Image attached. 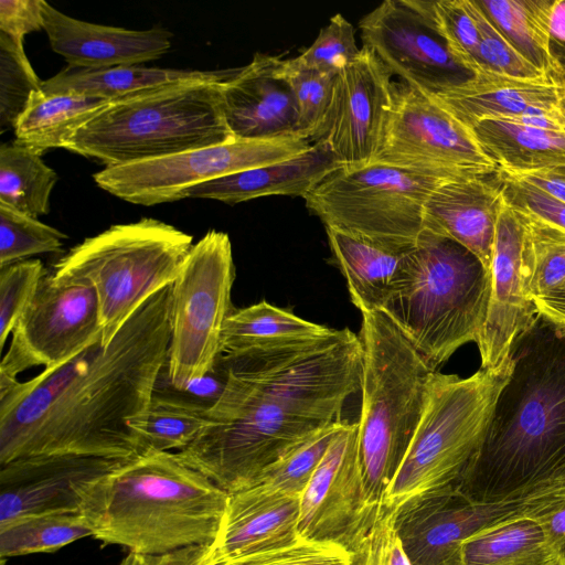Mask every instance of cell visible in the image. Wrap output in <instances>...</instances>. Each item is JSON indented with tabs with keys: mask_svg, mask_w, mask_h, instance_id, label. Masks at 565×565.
<instances>
[{
	"mask_svg": "<svg viewBox=\"0 0 565 565\" xmlns=\"http://www.w3.org/2000/svg\"><path fill=\"white\" fill-rule=\"evenodd\" d=\"M222 85L189 81L111 100L64 149L114 167L224 143L233 136L222 109Z\"/></svg>",
	"mask_w": 565,
	"mask_h": 565,
	"instance_id": "cell-6",
	"label": "cell"
},
{
	"mask_svg": "<svg viewBox=\"0 0 565 565\" xmlns=\"http://www.w3.org/2000/svg\"><path fill=\"white\" fill-rule=\"evenodd\" d=\"M42 89L23 47L17 40L0 32V132L13 129L31 94Z\"/></svg>",
	"mask_w": 565,
	"mask_h": 565,
	"instance_id": "cell-38",
	"label": "cell"
},
{
	"mask_svg": "<svg viewBox=\"0 0 565 565\" xmlns=\"http://www.w3.org/2000/svg\"><path fill=\"white\" fill-rule=\"evenodd\" d=\"M235 265L230 236L210 230L192 245L172 284L171 338L164 366L182 388L209 373L222 355V333L234 310Z\"/></svg>",
	"mask_w": 565,
	"mask_h": 565,
	"instance_id": "cell-11",
	"label": "cell"
},
{
	"mask_svg": "<svg viewBox=\"0 0 565 565\" xmlns=\"http://www.w3.org/2000/svg\"><path fill=\"white\" fill-rule=\"evenodd\" d=\"M65 238L38 217L0 203V268L33 255L61 253Z\"/></svg>",
	"mask_w": 565,
	"mask_h": 565,
	"instance_id": "cell-39",
	"label": "cell"
},
{
	"mask_svg": "<svg viewBox=\"0 0 565 565\" xmlns=\"http://www.w3.org/2000/svg\"><path fill=\"white\" fill-rule=\"evenodd\" d=\"M445 180L372 162L340 167L305 196L326 227L388 247L409 249L424 231L425 204Z\"/></svg>",
	"mask_w": 565,
	"mask_h": 565,
	"instance_id": "cell-10",
	"label": "cell"
},
{
	"mask_svg": "<svg viewBox=\"0 0 565 565\" xmlns=\"http://www.w3.org/2000/svg\"><path fill=\"white\" fill-rule=\"evenodd\" d=\"M43 0H1L0 32L23 40L31 32L43 29Z\"/></svg>",
	"mask_w": 565,
	"mask_h": 565,
	"instance_id": "cell-51",
	"label": "cell"
},
{
	"mask_svg": "<svg viewBox=\"0 0 565 565\" xmlns=\"http://www.w3.org/2000/svg\"><path fill=\"white\" fill-rule=\"evenodd\" d=\"M124 461L51 455L0 465V526L25 516L79 512L83 487Z\"/></svg>",
	"mask_w": 565,
	"mask_h": 565,
	"instance_id": "cell-20",
	"label": "cell"
},
{
	"mask_svg": "<svg viewBox=\"0 0 565 565\" xmlns=\"http://www.w3.org/2000/svg\"><path fill=\"white\" fill-rule=\"evenodd\" d=\"M298 116V135L315 143L323 130L332 103L337 74L302 66L297 60L285 61Z\"/></svg>",
	"mask_w": 565,
	"mask_h": 565,
	"instance_id": "cell-37",
	"label": "cell"
},
{
	"mask_svg": "<svg viewBox=\"0 0 565 565\" xmlns=\"http://www.w3.org/2000/svg\"><path fill=\"white\" fill-rule=\"evenodd\" d=\"M555 68L551 74L556 85L557 108L565 124V54L554 56Z\"/></svg>",
	"mask_w": 565,
	"mask_h": 565,
	"instance_id": "cell-57",
	"label": "cell"
},
{
	"mask_svg": "<svg viewBox=\"0 0 565 565\" xmlns=\"http://www.w3.org/2000/svg\"><path fill=\"white\" fill-rule=\"evenodd\" d=\"M458 490L478 503L524 499L565 466V327L536 315Z\"/></svg>",
	"mask_w": 565,
	"mask_h": 565,
	"instance_id": "cell-3",
	"label": "cell"
},
{
	"mask_svg": "<svg viewBox=\"0 0 565 565\" xmlns=\"http://www.w3.org/2000/svg\"><path fill=\"white\" fill-rule=\"evenodd\" d=\"M423 3L454 57L475 74L479 30L468 0H423Z\"/></svg>",
	"mask_w": 565,
	"mask_h": 565,
	"instance_id": "cell-42",
	"label": "cell"
},
{
	"mask_svg": "<svg viewBox=\"0 0 565 565\" xmlns=\"http://www.w3.org/2000/svg\"><path fill=\"white\" fill-rule=\"evenodd\" d=\"M119 565H217L212 544L191 545L160 554L129 552Z\"/></svg>",
	"mask_w": 565,
	"mask_h": 565,
	"instance_id": "cell-52",
	"label": "cell"
},
{
	"mask_svg": "<svg viewBox=\"0 0 565 565\" xmlns=\"http://www.w3.org/2000/svg\"><path fill=\"white\" fill-rule=\"evenodd\" d=\"M285 61L257 52L248 65L222 85V109L233 138L299 136L297 107L286 77Z\"/></svg>",
	"mask_w": 565,
	"mask_h": 565,
	"instance_id": "cell-21",
	"label": "cell"
},
{
	"mask_svg": "<svg viewBox=\"0 0 565 565\" xmlns=\"http://www.w3.org/2000/svg\"><path fill=\"white\" fill-rule=\"evenodd\" d=\"M511 372L510 358L498 369L480 367L463 379L433 373L424 413L386 491L384 510L395 513L418 499L458 488Z\"/></svg>",
	"mask_w": 565,
	"mask_h": 565,
	"instance_id": "cell-8",
	"label": "cell"
},
{
	"mask_svg": "<svg viewBox=\"0 0 565 565\" xmlns=\"http://www.w3.org/2000/svg\"><path fill=\"white\" fill-rule=\"evenodd\" d=\"M326 231L352 303L361 313L382 310L408 249L388 247L331 227Z\"/></svg>",
	"mask_w": 565,
	"mask_h": 565,
	"instance_id": "cell-29",
	"label": "cell"
},
{
	"mask_svg": "<svg viewBox=\"0 0 565 565\" xmlns=\"http://www.w3.org/2000/svg\"><path fill=\"white\" fill-rule=\"evenodd\" d=\"M393 73L367 46L335 76L326 126L318 141L344 167H362L379 153L391 107Z\"/></svg>",
	"mask_w": 565,
	"mask_h": 565,
	"instance_id": "cell-18",
	"label": "cell"
},
{
	"mask_svg": "<svg viewBox=\"0 0 565 565\" xmlns=\"http://www.w3.org/2000/svg\"><path fill=\"white\" fill-rule=\"evenodd\" d=\"M430 97L470 129L484 119L558 111L551 76L518 78L480 71L457 87Z\"/></svg>",
	"mask_w": 565,
	"mask_h": 565,
	"instance_id": "cell-26",
	"label": "cell"
},
{
	"mask_svg": "<svg viewBox=\"0 0 565 565\" xmlns=\"http://www.w3.org/2000/svg\"><path fill=\"white\" fill-rule=\"evenodd\" d=\"M565 494V466L534 487L524 499Z\"/></svg>",
	"mask_w": 565,
	"mask_h": 565,
	"instance_id": "cell-56",
	"label": "cell"
},
{
	"mask_svg": "<svg viewBox=\"0 0 565 565\" xmlns=\"http://www.w3.org/2000/svg\"><path fill=\"white\" fill-rule=\"evenodd\" d=\"M373 162L445 181L500 172L470 128L433 97L402 81L392 83L385 136Z\"/></svg>",
	"mask_w": 565,
	"mask_h": 565,
	"instance_id": "cell-12",
	"label": "cell"
},
{
	"mask_svg": "<svg viewBox=\"0 0 565 565\" xmlns=\"http://www.w3.org/2000/svg\"><path fill=\"white\" fill-rule=\"evenodd\" d=\"M359 28L363 45L423 94L437 96L473 76L454 57L423 0H385Z\"/></svg>",
	"mask_w": 565,
	"mask_h": 565,
	"instance_id": "cell-15",
	"label": "cell"
},
{
	"mask_svg": "<svg viewBox=\"0 0 565 565\" xmlns=\"http://www.w3.org/2000/svg\"><path fill=\"white\" fill-rule=\"evenodd\" d=\"M86 536L93 533L81 512L25 516L0 526V556L54 552Z\"/></svg>",
	"mask_w": 565,
	"mask_h": 565,
	"instance_id": "cell-35",
	"label": "cell"
},
{
	"mask_svg": "<svg viewBox=\"0 0 565 565\" xmlns=\"http://www.w3.org/2000/svg\"><path fill=\"white\" fill-rule=\"evenodd\" d=\"M206 424V412L173 401L152 397L151 405L129 426L146 450H181L189 446Z\"/></svg>",
	"mask_w": 565,
	"mask_h": 565,
	"instance_id": "cell-36",
	"label": "cell"
},
{
	"mask_svg": "<svg viewBox=\"0 0 565 565\" xmlns=\"http://www.w3.org/2000/svg\"><path fill=\"white\" fill-rule=\"evenodd\" d=\"M526 500L524 516L540 525L556 565H565V494Z\"/></svg>",
	"mask_w": 565,
	"mask_h": 565,
	"instance_id": "cell-50",
	"label": "cell"
},
{
	"mask_svg": "<svg viewBox=\"0 0 565 565\" xmlns=\"http://www.w3.org/2000/svg\"><path fill=\"white\" fill-rule=\"evenodd\" d=\"M43 29L52 50L68 66L97 70L140 65L160 58L171 47L172 33L164 28L128 30L70 17L42 1Z\"/></svg>",
	"mask_w": 565,
	"mask_h": 565,
	"instance_id": "cell-22",
	"label": "cell"
},
{
	"mask_svg": "<svg viewBox=\"0 0 565 565\" xmlns=\"http://www.w3.org/2000/svg\"><path fill=\"white\" fill-rule=\"evenodd\" d=\"M461 565H556L540 525L519 516L484 529L461 546Z\"/></svg>",
	"mask_w": 565,
	"mask_h": 565,
	"instance_id": "cell-33",
	"label": "cell"
},
{
	"mask_svg": "<svg viewBox=\"0 0 565 565\" xmlns=\"http://www.w3.org/2000/svg\"><path fill=\"white\" fill-rule=\"evenodd\" d=\"M511 175L535 185L565 203V166Z\"/></svg>",
	"mask_w": 565,
	"mask_h": 565,
	"instance_id": "cell-53",
	"label": "cell"
},
{
	"mask_svg": "<svg viewBox=\"0 0 565 565\" xmlns=\"http://www.w3.org/2000/svg\"><path fill=\"white\" fill-rule=\"evenodd\" d=\"M359 337L363 348L359 452L369 500L383 510L436 370L382 310L362 313Z\"/></svg>",
	"mask_w": 565,
	"mask_h": 565,
	"instance_id": "cell-7",
	"label": "cell"
},
{
	"mask_svg": "<svg viewBox=\"0 0 565 565\" xmlns=\"http://www.w3.org/2000/svg\"><path fill=\"white\" fill-rule=\"evenodd\" d=\"M486 156L507 174L565 166V131L515 119H484L471 128Z\"/></svg>",
	"mask_w": 565,
	"mask_h": 565,
	"instance_id": "cell-30",
	"label": "cell"
},
{
	"mask_svg": "<svg viewBox=\"0 0 565 565\" xmlns=\"http://www.w3.org/2000/svg\"><path fill=\"white\" fill-rule=\"evenodd\" d=\"M476 4L527 62L551 76L555 60L550 22L555 0H475Z\"/></svg>",
	"mask_w": 565,
	"mask_h": 565,
	"instance_id": "cell-32",
	"label": "cell"
},
{
	"mask_svg": "<svg viewBox=\"0 0 565 565\" xmlns=\"http://www.w3.org/2000/svg\"><path fill=\"white\" fill-rule=\"evenodd\" d=\"M311 145L299 136L233 138L158 159L106 167L93 179L99 188L124 201L150 206L179 201L183 191L196 184L295 157Z\"/></svg>",
	"mask_w": 565,
	"mask_h": 565,
	"instance_id": "cell-13",
	"label": "cell"
},
{
	"mask_svg": "<svg viewBox=\"0 0 565 565\" xmlns=\"http://www.w3.org/2000/svg\"><path fill=\"white\" fill-rule=\"evenodd\" d=\"M227 382L206 424L178 457L228 494L256 484L289 450L343 423L361 388L363 348L349 329L277 351L223 353Z\"/></svg>",
	"mask_w": 565,
	"mask_h": 565,
	"instance_id": "cell-2",
	"label": "cell"
},
{
	"mask_svg": "<svg viewBox=\"0 0 565 565\" xmlns=\"http://www.w3.org/2000/svg\"><path fill=\"white\" fill-rule=\"evenodd\" d=\"M383 510L367 497L356 423L344 422L300 495L298 535L351 552Z\"/></svg>",
	"mask_w": 565,
	"mask_h": 565,
	"instance_id": "cell-16",
	"label": "cell"
},
{
	"mask_svg": "<svg viewBox=\"0 0 565 565\" xmlns=\"http://www.w3.org/2000/svg\"><path fill=\"white\" fill-rule=\"evenodd\" d=\"M470 11L479 30L476 55L477 70L518 78L548 76L521 56L486 18L475 0H468Z\"/></svg>",
	"mask_w": 565,
	"mask_h": 565,
	"instance_id": "cell-44",
	"label": "cell"
},
{
	"mask_svg": "<svg viewBox=\"0 0 565 565\" xmlns=\"http://www.w3.org/2000/svg\"><path fill=\"white\" fill-rule=\"evenodd\" d=\"M553 56L565 54V0H555L550 22Z\"/></svg>",
	"mask_w": 565,
	"mask_h": 565,
	"instance_id": "cell-55",
	"label": "cell"
},
{
	"mask_svg": "<svg viewBox=\"0 0 565 565\" xmlns=\"http://www.w3.org/2000/svg\"><path fill=\"white\" fill-rule=\"evenodd\" d=\"M46 274L40 259H24L0 268V349Z\"/></svg>",
	"mask_w": 565,
	"mask_h": 565,
	"instance_id": "cell-43",
	"label": "cell"
},
{
	"mask_svg": "<svg viewBox=\"0 0 565 565\" xmlns=\"http://www.w3.org/2000/svg\"><path fill=\"white\" fill-rule=\"evenodd\" d=\"M108 103L92 96L35 90L14 125V140L39 154L65 148L71 136Z\"/></svg>",
	"mask_w": 565,
	"mask_h": 565,
	"instance_id": "cell-31",
	"label": "cell"
},
{
	"mask_svg": "<svg viewBox=\"0 0 565 565\" xmlns=\"http://www.w3.org/2000/svg\"><path fill=\"white\" fill-rule=\"evenodd\" d=\"M520 214L525 224L533 260V297H543L565 289V231Z\"/></svg>",
	"mask_w": 565,
	"mask_h": 565,
	"instance_id": "cell-40",
	"label": "cell"
},
{
	"mask_svg": "<svg viewBox=\"0 0 565 565\" xmlns=\"http://www.w3.org/2000/svg\"><path fill=\"white\" fill-rule=\"evenodd\" d=\"M527 509L526 499L478 503L450 488L406 504L394 516L412 565H461V546L467 539L524 516Z\"/></svg>",
	"mask_w": 565,
	"mask_h": 565,
	"instance_id": "cell-19",
	"label": "cell"
},
{
	"mask_svg": "<svg viewBox=\"0 0 565 565\" xmlns=\"http://www.w3.org/2000/svg\"><path fill=\"white\" fill-rule=\"evenodd\" d=\"M537 315L565 327V289L543 297L534 298Z\"/></svg>",
	"mask_w": 565,
	"mask_h": 565,
	"instance_id": "cell-54",
	"label": "cell"
},
{
	"mask_svg": "<svg viewBox=\"0 0 565 565\" xmlns=\"http://www.w3.org/2000/svg\"><path fill=\"white\" fill-rule=\"evenodd\" d=\"M299 508L300 498L262 484L231 493L212 543L217 565H232L298 540Z\"/></svg>",
	"mask_w": 565,
	"mask_h": 565,
	"instance_id": "cell-23",
	"label": "cell"
},
{
	"mask_svg": "<svg viewBox=\"0 0 565 565\" xmlns=\"http://www.w3.org/2000/svg\"><path fill=\"white\" fill-rule=\"evenodd\" d=\"M502 200L500 172L445 181L425 204L424 230L454 239L490 269Z\"/></svg>",
	"mask_w": 565,
	"mask_h": 565,
	"instance_id": "cell-24",
	"label": "cell"
},
{
	"mask_svg": "<svg viewBox=\"0 0 565 565\" xmlns=\"http://www.w3.org/2000/svg\"><path fill=\"white\" fill-rule=\"evenodd\" d=\"M193 237L160 220L116 224L70 249L51 273L56 281L90 285L107 345L151 296L172 285Z\"/></svg>",
	"mask_w": 565,
	"mask_h": 565,
	"instance_id": "cell-9",
	"label": "cell"
},
{
	"mask_svg": "<svg viewBox=\"0 0 565 565\" xmlns=\"http://www.w3.org/2000/svg\"><path fill=\"white\" fill-rule=\"evenodd\" d=\"M340 167L342 164L329 143L318 141L295 157L191 186L181 193L180 200L200 198L236 204L270 195L303 198L327 174Z\"/></svg>",
	"mask_w": 565,
	"mask_h": 565,
	"instance_id": "cell-25",
	"label": "cell"
},
{
	"mask_svg": "<svg viewBox=\"0 0 565 565\" xmlns=\"http://www.w3.org/2000/svg\"><path fill=\"white\" fill-rule=\"evenodd\" d=\"M505 202L514 210L565 231V203L535 185L500 172Z\"/></svg>",
	"mask_w": 565,
	"mask_h": 565,
	"instance_id": "cell-48",
	"label": "cell"
},
{
	"mask_svg": "<svg viewBox=\"0 0 565 565\" xmlns=\"http://www.w3.org/2000/svg\"><path fill=\"white\" fill-rule=\"evenodd\" d=\"M0 364V393L33 366L52 369L103 337L95 289L84 282L56 281L47 273L18 320Z\"/></svg>",
	"mask_w": 565,
	"mask_h": 565,
	"instance_id": "cell-14",
	"label": "cell"
},
{
	"mask_svg": "<svg viewBox=\"0 0 565 565\" xmlns=\"http://www.w3.org/2000/svg\"><path fill=\"white\" fill-rule=\"evenodd\" d=\"M360 51L353 25L337 13L320 30L313 43L295 58L305 67L338 74L355 61Z\"/></svg>",
	"mask_w": 565,
	"mask_h": 565,
	"instance_id": "cell-45",
	"label": "cell"
},
{
	"mask_svg": "<svg viewBox=\"0 0 565 565\" xmlns=\"http://www.w3.org/2000/svg\"><path fill=\"white\" fill-rule=\"evenodd\" d=\"M232 565H351V555L337 543L299 537L288 545Z\"/></svg>",
	"mask_w": 565,
	"mask_h": 565,
	"instance_id": "cell-46",
	"label": "cell"
},
{
	"mask_svg": "<svg viewBox=\"0 0 565 565\" xmlns=\"http://www.w3.org/2000/svg\"><path fill=\"white\" fill-rule=\"evenodd\" d=\"M350 555L351 565H412L396 531L394 513L386 510Z\"/></svg>",
	"mask_w": 565,
	"mask_h": 565,
	"instance_id": "cell-47",
	"label": "cell"
},
{
	"mask_svg": "<svg viewBox=\"0 0 565 565\" xmlns=\"http://www.w3.org/2000/svg\"><path fill=\"white\" fill-rule=\"evenodd\" d=\"M239 71L241 67L191 71L141 65H119L97 70L67 66L43 81L42 90L47 94H76L111 102L140 90L189 81L226 84Z\"/></svg>",
	"mask_w": 565,
	"mask_h": 565,
	"instance_id": "cell-27",
	"label": "cell"
},
{
	"mask_svg": "<svg viewBox=\"0 0 565 565\" xmlns=\"http://www.w3.org/2000/svg\"><path fill=\"white\" fill-rule=\"evenodd\" d=\"M335 332L262 300L232 311L223 328L222 351L239 354L294 349L318 343Z\"/></svg>",
	"mask_w": 565,
	"mask_h": 565,
	"instance_id": "cell-28",
	"label": "cell"
},
{
	"mask_svg": "<svg viewBox=\"0 0 565 565\" xmlns=\"http://www.w3.org/2000/svg\"><path fill=\"white\" fill-rule=\"evenodd\" d=\"M490 289V269L471 252L424 230L406 252L382 311L437 371L460 347L478 342Z\"/></svg>",
	"mask_w": 565,
	"mask_h": 565,
	"instance_id": "cell-5",
	"label": "cell"
},
{
	"mask_svg": "<svg viewBox=\"0 0 565 565\" xmlns=\"http://www.w3.org/2000/svg\"><path fill=\"white\" fill-rule=\"evenodd\" d=\"M172 285L151 296L109 344L0 393V465L77 455L126 460L145 449L130 422L145 414L167 363Z\"/></svg>",
	"mask_w": 565,
	"mask_h": 565,
	"instance_id": "cell-1",
	"label": "cell"
},
{
	"mask_svg": "<svg viewBox=\"0 0 565 565\" xmlns=\"http://www.w3.org/2000/svg\"><path fill=\"white\" fill-rule=\"evenodd\" d=\"M164 366L158 377L152 397L173 401L207 413L220 399L226 386L227 372L222 355L209 373L182 388H175L169 382Z\"/></svg>",
	"mask_w": 565,
	"mask_h": 565,
	"instance_id": "cell-49",
	"label": "cell"
},
{
	"mask_svg": "<svg viewBox=\"0 0 565 565\" xmlns=\"http://www.w3.org/2000/svg\"><path fill=\"white\" fill-rule=\"evenodd\" d=\"M56 172L34 150L17 142L0 147V203L39 217L50 211Z\"/></svg>",
	"mask_w": 565,
	"mask_h": 565,
	"instance_id": "cell-34",
	"label": "cell"
},
{
	"mask_svg": "<svg viewBox=\"0 0 565 565\" xmlns=\"http://www.w3.org/2000/svg\"><path fill=\"white\" fill-rule=\"evenodd\" d=\"M343 423L320 431L289 450L265 470L256 484L300 498Z\"/></svg>",
	"mask_w": 565,
	"mask_h": 565,
	"instance_id": "cell-41",
	"label": "cell"
},
{
	"mask_svg": "<svg viewBox=\"0 0 565 565\" xmlns=\"http://www.w3.org/2000/svg\"><path fill=\"white\" fill-rule=\"evenodd\" d=\"M228 495L177 452L148 449L85 484L79 512L98 541L160 554L212 544Z\"/></svg>",
	"mask_w": 565,
	"mask_h": 565,
	"instance_id": "cell-4",
	"label": "cell"
},
{
	"mask_svg": "<svg viewBox=\"0 0 565 565\" xmlns=\"http://www.w3.org/2000/svg\"><path fill=\"white\" fill-rule=\"evenodd\" d=\"M490 275L487 317L477 344L481 367L498 369L510 359L514 340L537 315L525 224L522 215L504 199L495 225Z\"/></svg>",
	"mask_w": 565,
	"mask_h": 565,
	"instance_id": "cell-17",
	"label": "cell"
}]
</instances>
